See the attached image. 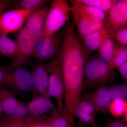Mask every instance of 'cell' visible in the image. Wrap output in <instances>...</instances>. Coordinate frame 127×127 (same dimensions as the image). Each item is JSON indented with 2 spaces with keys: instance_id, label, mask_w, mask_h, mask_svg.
I'll list each match as a JSON object with an SVG mask.
<instances>
[{
  "instance_id": "15",
  "label": "cell",
  "mask_w": 127,
  "mask_h": 127,
  "mask_svg": "<svg viewBox=\"0 0 127 127\" xmlns=\"http://www.w3.org/2000/svg\"><path fill=\"white\" fill-rule=\"evenodd\" d=\"M111 32L104 28L100 29L82 37L81 42L89 52L98 51L105 39L111 37Z\"/></svg>"
},
{
  "instance_id": "4",
  "label": "cell",
  "mask_w": 127,
  "mask_h": 127,
  "mask_svg": "<svg viewBox=\"0 0 127 127\" xmlns=\"http://www.w3.org/2000/svg\"><path fill=\"white\" fill-rule=\"evenodd\" d=\"M36 39L25 27L21 29L16 36L17 53L11 63L7 65L9 71L26 65L33 55Z\"/></svg>"
},
{
  "instance_id": "28",
  "label": "cell",
  "mask_w": 127,
  "mask_h": 127,
  "mask_svg": "<svg viewBox=\"0 0 127 127\" xmlns=\"http://www.w3.org/2000/svg\"><path fill=\"white\" fill-rule=\"evenodd\" d=\"M75 116L84 123L92 125L93 127H98L95 122V116L83 112L78 108L75 111Z\"/></svg>"
},
{
  "instance_id": "29",
  "label": "cell",
  "mask_w": 127,
  "mask_h": 127,
  "mask_svg": "<svg viewBox=\"0 0 127 127\" xmlns=\"http://www.w3.org/2000/svg\"><path fill=\"white\" fill-rule=\"evenodd\" d=\"M77 108L82 111L93 116H95L96 115L98 111L96 107L88 100L81 98Z\"/></svg>"
},
{
  "instance_id": "19",
  "label": "cell",
  "mask_w": 127,
  "mask_h": 127,
  "mask_svg": "<svg viewBox=\"0 0 127 127\" xmlns=\"http://www.w3.org/2000/svg\"><path fill=\"white\" fill-rule=\"evenodd\" d=\"M16 41L7 35L2 34L0 38V56L13 59L17 53Z\"/></svg>"
},
{
  "instance_id": "34",
  "label": "cell",
  "mask_w": 127,
  "mask_h": 127,
  "mask_svg": "<svg viewBox=\"0 0 127 127\" xmlns=\"http://www.w3.org/2000/svg\"><path fill=\"white\" fill-rule=\"evenodd\" d=\"M10 93L11 92L5 88L2 87H0V103L3 99Z\"/></svg>"
},
{
  "instance_id": "26",
  "label": "cell",
  "mask_w": 127,
  "mask_h": 127,
  "mask_svg": "<svg viewBox=\"0 0 127 127\" xmlns=\"http://www.w3.org/2000/svg\"><path fill=\"white\" fill-rule=\"evenodd\" d=\"M111 37L119 45L127 47V27L112 31Z\"/></svg>"
},
{
  "instance_id": "22",
  "label": "cell",
  "mask_w": 127,
  "mask_h": 127,
  "mask_svg": "<svg viewBox=\"0 0 127 127\" xmlns=\"http://www.w3.org/2000/svg\"><path fill=\"white\" fill-rule=\"evenodd\" d=\"M127 62V47L120 45L116 43L112 61L108 65L112 69L118 68Z\"/></svg>"
},
{
  "instance_id": "1",
  "label": "cell",
  "mask_w": 127,
  "mask_h": 127,
  "mask_svg": "<svg viewBox=\"0 0 127 127\" xmlns=\"http://www.w3.org/2000/svg\"><path fill=\"white\" fill-rule=\"evenodd\" d=\"M73 23L64 31L61 46L57 57L62 72L64 83L63 109L75 118V113L83 89L84 67L90 53L83 46L74 31Z\"/></svg>"
},
{
  "instance_id": "9",
  "label": "cell",
  "mask_w": 127,
  "mask_h": 127,
  "mask_svg": "<svg viewBox=\"0 0 127 127\" xmlns=\"http://www.w3.org/2000/svg\"><path fill=\"white\" fill-rule=\"evenodd\" d=\"M127 26V0H116L107 14L104 28L113 31Z\"/></svg>"
},
{
  "instance_id": "6",
  "label": "cell",
  "mask_w": 127,
  "mask_h": 127,
  "mask_svg": "<svg viewBox=\"0 0 127 127\" xmlns=\"http://www.w3.org/2000/svg\"><path fill=\"white\" fill-rule=\"evenodd\" d=\"M49 66L48 95L57 102L58 108L63 109L64 83L61 65L57 57L48 63Z\"/></svg>"
},
{
  "instance_id": "8",
  "label": "cell",
  "mask_w": 127,
  "mask_h": 127,
  "mask_svg": "<svg viewBox=\"0 0 127 127\" xmlns=\"http://www.w3.org/2000/svg\"><path fill=\"white\" fill-rule=\"evenodd\" d=\"M5 86L22 94H30L34 91L31 73L23 67L9 71Z\"/></svg>"
},
{
  "instance_id": "13",
  "label": "cell",
  "mask_w": 127,
  "mask_h": 127,
  "mask_svg": "<svg viewBox=\"0 0 127 127\" xmlns=\"http://www.w3.org/2000/svg\"><path fill=\"white\" fill-rule=\"evenodd\" d=\"M81 97L93 103L98 112L104 113L108 111V106L112 101L110 88L106 87H101Z\"/></svg>"
},
{
  "instance_id": "31",
  "label": "cell",
  "mask_w": 127,
  "mask_h": 127,
  "mask_svg": "<svg viewBox=\"0 0 127 127\" xmlns=\"http://www.w3.org/2000/svg\"><path fill=\"white\" fill-rule=\"evenodd\" d=\"M105 127H127V124L115 119H107Z\"/></svg>"
},
{
  "instance_id": "38",
  "label": "cell",
  "mask_w": 127,
  "mask_h": 127,
  "mask_svg": "<svg viewBox=\"0 0 127 127\" xmlns=\"http://www.w3.org/2000/svg\"></svg>"
},
{
  "instance_id": "10",
  "label": "cell",
  "mask_w": 127,
  "mask_h": 127,
  "mask_svg": "<svg viewBox=\"0 0 127 127\" xmlns=\"http://www.w3.org/2000/svg\"><path fill=\"white\" fill-rule=\"evenodd\" d=\"M31 73L34 91L41 96L50 98L48 95L49 66L48 63H41L32 65Z\"/></svg>"
},
{
  "instance_id": "27",
  "label": "cell",
  "mask_w": 127,
  "mask_h": 127,
  "mask_svg": "<svg viewBox=\"0 0 127 127\" xmlns=\"http://www.w3.org/2000/svg\"><path fill=\"white\" fill-rule=\"evenodd\" d=\"M110 90L112 100H127V83L114 86Z\"/></svg>"
},
{
  "instance_id": "16",
  "label": "cell",
  "mask_w": 127,
  "mask_h": 127,
  "mask_svg": "<svg viewBox=\"0 0 127 127\" xmlns=\"http://www.w3.org/2000/svg\"><path fill=\"white\" fill-rule=\"evenodd\" d=\"M75 120V118L68 115L64 109L55 108L44 122L47 127H66L69 123Z\"/></svg>"
},
{
  "instance_id": "3",
  "label": "cell",
  "mask_w": 127,
  "mask_h": 127,
  "mask_svg": "<svg viewBox=\"0 0 127 127\" xmlns=\"http://www.w3.org/2000/svg\"><path fill=\"white\" fill-rule=\"evenodd\" d=\"M70 7L69 2L66 0L53 1L47 15L43 36H52L63 27L69 20Z\"/></svg>"
},
{
  "instance_id": "25",
  "label": "cell",
  "mask_w": 127,
  "mask_h": 127,
  "mask_svg": "<svg viewBox=\"0 0 127 127\" xmlns=\"http://www.w3.org/2000/svg\"><path fill=\"white\" fill-rule=\"evenodd\" d=\"M46 0H19L13 1L12 7L14 9L30 10L45 5Z\"/></svg>"
},
{
  "instance_id": "24",
  "label": "cell",
  "mask_w": 127,
  "mask_h": 127,
  "mask_svg": "<svg viewBox=\"0 0 127 127\" xmlns=\"http://www.w3.org/2000/svg\"><path fill=\"white\" fill-rule=\"evenodd\" d=\"M108 111L114 117L119 118L127 112V100H112Z\"/></svg>"
},
{
  "instance_id": "21",
  "label": "cell",
  "mask_w": 127,
  "mask_h": 127,
  "mask_svg": "<svg viewBox=\"0 0 127 127\" xmlns=\"http://www.w3.org/2000/svg\"><path fill=\"white\" fill-rule=\"evenodd\" d=\"M115 1L116 0H73L68 2L71 5L80 4L91 6L100 9L107 15Z\"/></svg>"
},
{
  "instance_id": "5",
  "label": "cell",
  "mask_w": 127,
  "mask_h": 127,
  "mask_svg": "<svg viewBox=\"0 0 127 127\" xmlns=\"http://www.w3.org/2000/svg\"><path fill=\"white\" fill-rule=\"evenodd\" d=\"M64 35V31H59L52 36H43L37 39L32 56L41 63L53 59L61 46Z\"/></svg>"
},
{
  "instance_id": "14",
  "label": "cell",
  "mask_w": 127,
  "mask_h": 127,
  "mask_svg": "<svg viewBox=\"0 0 127 127\" xmlns=\"http://www.w3.org/2000/svg\"><path fill=\"white\" fill-rule=\"evenodd\" d=\"M27 104L30 116L37 118H44V115L55 108L50 98L41 96L34 97Z\"/></svg>"
},
{
  "instance_id": "2",
  "label": "cell",
  "mask_w": 127,
  "mask_h": 127,
  "mask_svg": "<svg viewBox=\"0 0 127 127\" xmlns=\"http://www.w3.org/2000/svg\"><path fill=\"white\" fill-rule=\"evenodd\" d=\"M114 69L98 58L87 61L84 69L83 89L102 86L114 82Z\"/></svg>"
},
{
  "instance_id": "32",
  "label": "cell",
  "mask_w": 127,
  "mask_h": 127,
  "mask_svg": "<svg viewBox=\"0 0 127 127\" xmlns=\"http://www.w3.org/2000/svg\"><path fill=\"white\" fill-rule=\"evenodd\" d=\"M13 2V1L10 0H0V16L12 6Z\"/></svg>"
},
{
  "instance_id": "20",
  "label": "cell",
  "mask_w": 127,
  "mask_h": 127,
  "mask_svg": "<svg viewBox=\"0 0 127 127\" xmlns=\"http://www.w3.org/2000/svg\"><path fill=\"white\" fill-rule=\"evenodd\" d=\"M116 44L111 37L105 39L98 50L99 59L108 65L112 59Z\"/></svg>"
},
{
  "instance_id": "36",
  "label": "cell",
  "mask_w": 127,
  "mask_h": 127,
  "mask_svg": "<svg viewBox=\"0 0 127 127\" xmlns=\"http://www.w3.org/2000/svg\"><path fill=\"white\" fill-rule=\"evenodd\" d=\"M66 127H75V122H71L69 123Z\"/></svg>"
},
{
  "instance_id": "35",
  "label": "cell",
  "mask_w": 127,
  "mask_h": 127,
  "mask_svg": "<svg viewBox=\"0 0 127 127\" xmlns=\"http://www.w3.org/2000/svg\"><path fill=\"white\" fill-rule=\"evenodd\" d=\"M45 119L34 123L30 126V127H47L44 122V120Z\"/></svg>"
},
{
  "instance_id": "11",
  "label": "cell",
  "mask_w": 127,
  "mask_h": 127,
  "mask_svg": "<svg viewBox=\"0 0 127 127\" xmlns=\"http://www.w3.org/2000/svg\"><path fill=\"white\" fill-rule=\"evenodd\" d=\"M49 7L45 5L38 7L26 21L25 27L34 34L36 40L44 36L46 18Z\"/></svg>"
},
{
  "instance_id": "37",
  "label": "cell",
  "mask_w": 127,
  "mask_h": 127,
  "mask_svg": "<svg viewBox=\"0 0 127 127\" xmlns=\"http://www.w3.org/2000/svg\"><path fill=\"white\" fill-rule=\"evenodd\" d=\"M2 31H1V28L0 26V38L2 35Z\"/></svg>"
},
{
  "instance_id": "30",
  "label": "cell",
  "mask_w": 127,
  "mask_h": 127,
  "mask_svg": "<svg viewBox=\"0 0 127 127\" xmlns=\"http://www.w3.org/2000/svg\"><path fill=\"white\" fill-rule=\"evenodd\" d=\"M9 72L7 65H0V85L5 86Z\"/></svg>"
},
{
  "instance_id": "17",
  "label": "cell",
  "mask_w": 127,
  "mask_h": 127,
  "mask_svg": "<svg viewBox=\"0 0 127 127\" xmlns=\"http://www.w3.org/2000/svg\"><path fill=\"white\" fill-rule=\"evenodd\" d=\"M71 9L75 10L96 22H105L107 15L100 9L88 5L75 4Z\"/></svg>"
},
{
  "instance_id": "12",
  "label": "cell",
  "mask_w": 127,
  "mask_h": 127,
  "mask_svg": "<svg viewBox=\"0 0 127 127\" xmlns=\"http://www.w3.org/2000/svg\"><path fill=\"white\" fill-rule=\"evenodd\" d=\"M73 17L74 26H76L80 39L100 29L104 28V22H96L77 11L71 9Z\"/></svg>"
},
{
  "instance_id": "33",
  "label": "cell",
  "mask_w": 127,
  "mask_h": 127,
  "mask_svg": "<svg viewBox=\"0 0 127 127\" xmlns=\"http://www.w3.org/2000/svg\"><path fill=\"white\" fill-rule=\"evenodd\" d=\"M118 68L122 77L126 82L127 80V62L124 63Z\"/></svg>"
},
{
  "instance_id": "18",
  "label": "cell",
  "mask_w": 127,
  "mask_h": 127,
  "mask_svg": "<svg viewBox=\"0 0 127 127\" xmlns=\"http://www.w3.org/2000/svg\"><path fill=\"white\" fill-rule=\"evenodd\" d=\"M40 119L31 116L20 118L7 116L0 119V127H30L32 124Z\"/></svg>"
},
{
  "instance_id": "7",
  "label": "cell",
  "mask_w": 127,
  "mask_h": 127,
  "mask_svg": "<svg viewBox=\"0 0 127 127\" xmlns=\"http://www.w3.org/2000/svg\"><path fill=\"white\" fill-rule=\"evenodd\" d=\"M38 7L30 10L14 9L5 12L0 16L2 34L7 35L19 31L28 17Z\"/></svg>"
},
{
  "instance_id": "23",
  "label": "cell",
  "mask_w": 127,
  "mask_h": 127,
  "mask_svg": "<svg viewBox=\"0 0 127 127\" xmlns=\"http://www.w3.org/2000/svg\"><path fill=\"white\" fill-rule=\"evenodd\" d=\"M22 102L11 93L3 99L0 105L4 113L6 114L7 116H14L16 111Z\"/></svg>"
}]
</instances>
